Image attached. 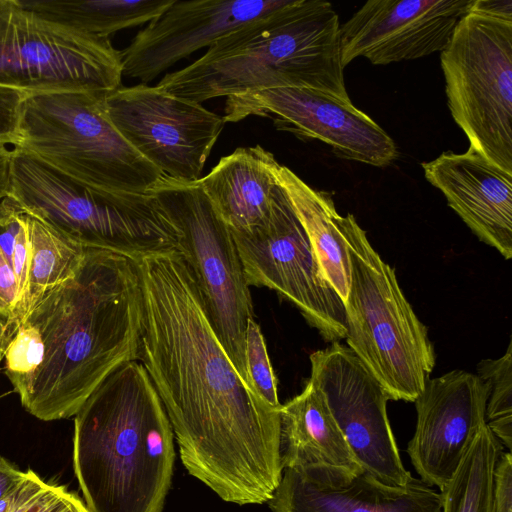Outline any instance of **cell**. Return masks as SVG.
<instances>
[{
  "instance_id": "obj_18",
  "label": "cell",
  "mask_w": 512,
  "mask_h": 512,
  "mask_svg": "<svg viewBox=\"0 0 512 512\" xmlns=\"http://www.w3.org/2000/svg\"><path fill=\"white\" fill-rule=\"evenodd\" d=\"M426 180L485 244L512 258V174L469 147L421 163Z\"/></svg>"
},
{
  "instance_id": "obj_27",
  "label": "cell",
  "mask_w": 512,
  "mask_h": 512,
  "mask_svg": "<svg viewBox=\"0 0 512 512\" xmlns=\"http://www.w3.org/2000/svg\"><path fill=\"white\" fill-rule=\"evenodd\" d=\"M8 512H91L85 502L65 487L45 482L33 470L24 472L13 491Z\"/></svg>"
},
{
  "instance_id": "obj_12",
  "label": "cell",
  "mask_w": 512,
  "mask_h": 512,
  "mask_svg": "<svg viewBox=\"0 0 512 512\" xmlns=\"http://www.w3.org/2000/svg\"><path fill=\"white\" fill-rule=\"evenodd\" d=\"M109 119L124 139L164 176L201 178L225 121L201 104L140 83L105 92Z\"/></svg>"
},
{
  "instance_id": "obj_20",
  "label": "cell",
  "mask_w": 512,
  "mask_h": 512,
  "mask_svg": "<svg viewBox=\"0 0 512 512\" xmlns=\"http://www.w3.org/2000/svg\"><path fill=\"white\" fill-rule=\"evenodd\" d=\"M272 512H442V495L414 477L403 487L362 472L346 485L327 487L290 469L267 501Z\"/></svg>"
},
{
  "instance_id": "obj_30",
  "label": "cell",
  "mask_w": 512,
  "mask_h": 512,
  "mask_svg": "<svg viewBox=\"0 0 512 512\" xmlns=\"http://www.w3.org/2000/svg\"><path fill=\"white\" fill-rule=\"evenodd\" d=\"M27 93L0 86V144L17 145L22 103Z\"/></svg>"
},
{
  "instance_id": "obj_33",
  "label": "cell",
  "mask_w": 512,
  "mask_h": 512,
  "mask_svg": "<svg viewBox=\"0 0 512 512\" xmlns=\"http://www.w3.org/2000/svg\"><path fill=\"white\" fill-rule=\"evenodd\" d=\"M23 475V471L0 456V499L16 488Z\"/></svg>"
},
{
  "instance_id": "obj_9",
  "label": "cell",
  "mask_w": 512,
  "mask_h": 512,
  "mask_svg": "<svg viewBox=\"0 0 512 512\" xmlns=\"http://www.w3.org/2000/svg\"><path fill=\"white\" fill-rule=\"evenodd\" d=\"M440 61L448 107L469 147L512 174V20L470 11Z\"/></svg>"
},
{
  "instance_id": "obj_28",
  "label": "cell",
  "mask_w": 512,
  "mask_h": 512,
  "mask_svg": "<svg viewBox=\"0 0 512 512\" xmlns=\"http://www.w3.org/2000/svg\"><path fill=\"white\" fill-rule=\"evenodd\" d=\"M245 368L248 384L252 390L269 406L280 408L277 378L271 365L265 339L254 318L247 322Z\"/></svg>"
},
{
  "instance_id": "obj_4",
  "label": "cell",
  "mask_w": 512,
  "mask_h": 512,
  "mask_svg": "<svg viewBox=\"0 0 512 512\" xmlns=\"http://www.w3.org/2000/svg\"><path fill=\"white\" fill-rule=\"evenodd\" d=\"M156 86L199 104L277 87L313 89L351 102L339 18L322 0H291L220 38L202 57L166 74Z\"/></svg>"
},
{
  "instance_id": "obj_8",
  "label": "cell",
  "mask_w": 512,
  "mask_h": 512,
  "mask_svg": "<svg viewBox=\"0 0 512 512\" xmlns=\"http://www.w3.org/2000/svg\"><path fill=\"white\" fill-rule=\"evenodd\" d=\"M149 193L176 228V250L191 274L207 318L248 384L245 336L254 309L229 227L198 181L183 182L163 175Z\"/></svg>"
},
{
  "instance_id": "obj_14",
  "label": "cell",
  "mask_w": 512,
  "mask_h": 512,
  "mask_svg": "<svg viewBox=\"0 0 512 512\" xmlns=\"http://www.w3.org/2000/svg\"><path fill=\"white\" fill-rule=\"evenodd\" d=\"M269 117L278 130L318 139L344 159L386 167L398 157L394 140L352 101L303 87H277L227 97L224 121Z\"/></svg>"
},
{
  "instance_id": "obj_32",
  "label": "cell",
  "mask_w": 512,
  "mask_h": 512,
  "mask_svg": "<svg viewBox=\"0 0 512 512\" xmlns=\"http://www.w3.org/2000/svg\"><path fill=\"white\" fill-rule=\"evenodd\" d=\"M470 11L512 20V1L474 0Z\"/></svg>"
},
{
  "instance_id": "obj_1",
  "label": "cell",
  "mask_w": 512,
  "mask_h": 512,
  "mask_svg": "<svg viewBox=\"0 0 512 512\" xmlns=\"http://www.w3.org/2000/svg\"><path fill=\"white\" fill-rule=\"evenodd\" d=\"M139 359L188 472L226 502L262 504L282 478L280 408L241 377L177 250L140 258Z\"/></svg>"
},
{
  "instance_id": "obj_16",
  "label": "cell",
  "mask_w": 512,
  "mask_h": 512,
  "mask_svg": "<svg viewBox=\"0 0 512 512\" xmlns=\"http://www.w3.org/2000/svg\"><path fill=\"white\" fill-rule=\"evenodd\" d=\"M488 384L453 370L430 378L414 401L417 422L407 453L421 480L442 491L486 425Z\"/></svg>"
},
{
  "instance_id": "obj_29",
  "label": "cell",
  "mask_w": 512,
  "mask_h": 512,
  "mask_svg": "<svg viewBox=\"0 0 512 512\" xmlns=\"http://www.w3.org/2000/svg\"><path fill=\"white\" fill-rule=\"evenodd\" d=\"M21 324L17 279L0 250V360Z\"/></svg>"
},
{
  "instance_id": "obj_26",
  "label": "cell",
  "mask_w": 512,
  "mask_h": 512,
  "mask_svg": "<svg viewBox=\"0 0 512 512\" xmlns=\"http://www.w3.org/2000/svg\"><path fill=\"white\" fill-rule=\"evenodd\" d=\"M488 384L485 423L501 445L512 446V342L498 359H483L477 374Z\"/></svg>"
},
{
  "instance_id": "obj_19",
  "label": "cell",
  "mask_w": 512,
  "mask_h": 512,
  "mask_svg": "<svg viewBox=\"0 0 512 512\" xmlns=\"http://www.w3.org/2000/svg\"><path fill=\"white\" fill-rule=\"evenodd\" d=\"M281 460L315 484L338 487L363 469L319 388L309 379L303 391L281 404Z\"/></svg>"
},
{
  "instance_id": "obj_34",
  "label": "cell",
  "mask_w": 512,
  "mask_h": 512,
  "mask_svg": "<svg viewBox=\"0 0 512 512\" xmlns=\"http://www.w3.org/2000/svg\"><path fill=\"white\" fill-rule=\"evenodd\" d=\"M12 150L0 144V201L9 195Z\"/></svg>"
},
{
  "instance_id": "obj_23",
  "label": "cell",
  "mask_w": 512,
  "mask_h": 512,
  "mask_svg": "<svg viewBox=\"0 0 512 512\" xmlns=\"http://www.w3.org/2000/svg\"><path fill=\"white\" fill-rule=\"evenodd\" d=\"M46 19L78 31L109 38L159 16L174 0H19Z\"/></svg>"
},
{
  "instance_id": "obj_17",
  "label": "cell",
  "mask_w": 512,
  "mask_h": 512,
  "mask_svg": "<svg viewBox=\"0 0 512 512\" xmlns=\"http://www.w3.org/2000/svg\"><path fill=\"white\" fill-rule=\"evenodd\" d=\"M291 0H174L121 52L123 75L144 84L193 52Z\"/></svg>"
},
{
  "instance_id": "obj_31",
  "label": "cell",
  "mask_w": 512,
  "mask_h": 512,
  "mask_svg": "<svg viewBox=\"0 0 512 512\" xmlns=\"http://www.w3.org/2000/svg\"><path fill=\"white\" fill-rule=\"evenodd\" d=\"M490 512H512V456L509 451L499 454L493 470Z\"/></svg>"
},
{
  "instance_id": "obj_15",
  "label": "cell",
  "mask_w": 512,
  "mask_h": 512,
  "mask_svg": "<svg viewBox=\"0 0 512 512\" xmlns=\"http://www.w3.org/2000/svg\"><path fill=\"white\" fill-rule=\"evenodd\" d=\"M474 0H370L340 26L343 66L418 59L449 45Z\"/></svg>"
},
{
  "instance_id": "obj_10",
  "label": "cell",
  "mask_w": 512,
  "mask_h": 512,
  "mask_svg": "<svg viewBox=\"0 0 512 512\" xmlns=\"http://www.w3.org/2000/svg\"><path fill=\"white\" fill-rule=\"evenodd\" d=\"M121 52L87 34L0 0V86L27 94L109 92L121 86Z\"/></svg>"
},
{
  "instance_id": "obj_22",
  "label": "cell",
  "mask_w": 512,
  "mask_h": 512,
  "mask_svg": "<svg viewBox=\"0 0 512 512\" xmlns=\"http://www.w3.org/2000/svg\"><path fill=\"white\" fill-rule=\"evenodd\" d=\"M274 173L308 237L322 275L344 301L350 268L342 216L328 193L310 187L288 167L278 163Z\"/></svg>"
},
{
  "instance_id": "obj_2",
  "label": "cell",
  "mask_w": 512,
  "mask_h": 512,
  "mask_svg": "<svg viewBox=\"0 0 512 512\" xmlns=\"http://www.w3.org/2000/svg\"><path fill=\"white\" fill-rule=\"evenodd\" d=\"M142 319L137 262L86 248L76 273L29 312L5 351L23 407L43 421L74 416L111 372L138 361Z\"/></svg>"
},
{
  "instance_id": "obj_25",
  "label": "cell",
  "mask_w": 512,
  "mask_h": 512,
  "mask_svg": "<svg viewBox=\"0 0 512 512\" xmlns=\"http://www.w3.org/2000/svg\"><path fill=\"white\" fill-rule=\"evenodd\" d=\"M501 448L500 442L484 425L455 475L440 492L442 512H490L492 475Z\"/></svg>"
},
{
  "instance_id": "obj_21",
  "label": "cell",
  "mask_w": 512,
  "mask_h": 512,
  "mask_svg": "<svg viewBox=\"0 0 512 512\" xmlns=\"http://www.w3.org/2000/svg\"><path fill=\"white\" fill-rule=\"evenodd\" d=\"M278 162L260 145L240 147L222 157L201 177L204 193L232 230H247L262 224L270 214L276 191Z\"/></svg>"
},
{
  "instance_id": "obj_5",
  "label": "cell",
  "mask_w": 512,
  "mask_h": 512,
  "mask_svg": "<svg viewBox=\"0 0 512 512\" xmlns=\"http://www.w3.org/2000/svg\"><path fill=\"white\" fill-rule=\"evenodd\" d=\"M350 278L343 301L347 347L390 400L414 402L435 366L427 327L353 214L341 218Z\"/></svg>"
},
{
  "instance_id": "obj_7",
  "label": "cell",
  "mask_w": 512,
  "mask_h": 512,
  "mask_svg": "<svg viewBox=\"0 0 512 512\" xmlns=\"http://www.w3.org/2000/svg\"><path fill=\"white\" fill-rule=\"evenodd\" d=\"M104 94H27L15 147L89 187L149 193L163 174L114 127L105 109Z\"/></svg>"
},
{
  "instance_id": "obj_6",
  "label": "cell",
  "mask_w": 512,
  "mask_h": 512,
  "mask_svg": "<svg viewBox=\"0 0 512 512\" xmlns=\"http://www.w3.org/2000/svg\"><path fill=\"white\" fill-rule=\"evenodd\" d=\"M9 195L26 212L86 248L137 261L177 247V230L151 193L89 187L19 147L11 154Z\"/></svg>"
},
{
  "instance_id": "obj_11",
  "label": "cell",
  "mask_w": 512,
  "mask_h": 512,
  "mask_svg": "<svg viewBox=\"0 0 512 512\" xmlns=\"http://www.w3.org/2000/svg\"><path fill=\"white\" fill-rule=\"evenodd\" d=\"M230 232L248 286L267 287L292 302L325 341L345 339L343 300L322 275L308 237L280 186L262 224Z\"/></svg>"
},
{
  "instance_id": "obj_24",
  "label": "cell",
  "mask_w": 512,
  "mask_h": 512,
  "mask_svg": "<svg viewBox=\"0 0 512 512\" xmlns=\"http://www.w3.org/2000/svg\"><path fill=\"white\" fill-rule=\"evenodd\" d=\"M26 228L29 265L21 307L23 321L48 292L76 273L86 250V247L28 212Z\"/></svg>"
},
{
  "instance_id": "obj_13",
  "label": "cell",
  "mask_w": 512,
  "mask_h": 512,
  "mask_svg": "<svg viewBox=\"0 0 512 512\" xmlns=\"http://www.w3.org/2000/svg\"><path fill=\"white\" fill-rule=\"evenodd\" d=\"M310 380L322 392L363 472L392 487L413 477L401 460L387 415L390 400L356 355L340 342L310 355Z\"/></svg>"
},
{
  "instance_id": "obj_3",
  "label": "cell",
  "mask_w": 512,
  "mask_h": 512,
  "mask_svg": "<svg viewBox=\"0 0 512 512\" xmlns=\"http://www.w3.org/2000/svg\"><path fill=\"white\" fill-rule=\"evenodd\" d=\"M74 416V471L89 510L162 512L174 434L144 366H119Z\"/></svg>"
},
{
  "instance_id": "obj_35",
  "label": "cell",
  "mask_w": 512,
  "mask_h": 512,
  "mask_svg": "<svg viewBox=\"0 0 512 512\" xmlns=\"http://www.w3.org/2000/svg\"><path fill=\"white\" fill-rule=\"evenodd\" d=\"M13 491L10 492L9 494H7L6 496H4L2 499H0V512H8V509H9V506L11 503V499H12Z\"/></svg>"
}]
</instances>
